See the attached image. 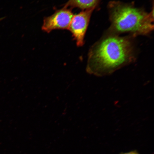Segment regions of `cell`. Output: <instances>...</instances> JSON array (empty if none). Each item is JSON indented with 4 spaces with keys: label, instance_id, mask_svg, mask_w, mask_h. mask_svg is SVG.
Returning <instances> with one entry per match:
<instances>
[{
    "label": "cell",
    "instance_id": "6",
    "mask_svg": "<svg viewBox=\"0 0 154 154\" xmlns=\"http://www.w3.org/2000/svg\"><path fill=\"white\" fill-rule=\"evenodd\" d=\"M122 154H138L136 152H130L129 153H124Z\"/></svg>",
    "mask_w": 154,
    "mask_h": 154
},
{
    "label": "cell",
    "instance_id": "3",
    "mask_svg": "<svg viewBox=\"0 0 154 154\" xmlns=\"http://www.w3.org/2000/svg\"><path fill=\"white\" fill-rule=\"evenodd\" d=\"M95 8L84 10L73 16L68 30L72 34L77 45L82 47L92 12Z\"/></svg>",
    "mask_w": 154,
    "mask_h": 154
},
{
    "label": "cell",
    "instance_id": "1",
    "mask_svg": "<svg viewBox=\"0 0 154 154\" xmlns=\"http://www.w3.org/2000/svg\"><path fill=\"white\" fill-rule=\"evenodd\" d=\"M136 59L131 38L109 33L90 49L86 71L88 74L96 76L109 75L134 63Z\"/></svg>",
    "mask_w": 154,
    "mask_h": 154
},
{
    "label": "cell",
    "instance_id": "2",
    "mask_svg": "<svg viewBox=\"0 0 154 154\" xmlns=\"http://www.w3.org/2000/svg\"><path fill=\"white\" fill-rule=\"evenodd\" d=\"M111 23L109 33L147 35L153 30V11L148 13L134 5L112 1L109 4Z\"/></svg>",
    "mask_w": 154,
    "mask_h": 154
},
{
    "label": "cell",
    "instance_id": "7",
    "mask_svg": "<svg viewBox=\"0 0 154 154\" xmlns=\"http://www.w3.org/2000/svg\"><path fill=\"white\" fill-rule=\"evenodd\" d=\"M4 18V17H2V18H0V22H1L2 20H3Z\"/></svg>",
    "mask_w": 154,
    "mask_h": 154
},
{
    "label": "cell",
    "instance_id": "4",
    "mask_svg": "<svg viewBox=\"0 0 154 154\" xmlns=\"http://www.w3.org/2000/svg\"><path fill=\"white\" fill-rule=\"evenodd\" d=\"M73 16L71 9L63 7L44 19L42 29L49 33L54 30L68 29Z\"/></svg>",
    "mask_w": 154,
    "mask_h": 154
},
{
    "label": "cell",
    "instance_id": "5",
    "mask_svg": "<svg viewBox=\"0 0 154 154\" xmlns=\"http://www.w3.org/2000/svg\"><path fill=\"white\" fill-rule=\"evenodd\" d=\"M99 0H69L64 5V7L78 8L85 10L91 8H95Z\"/></svg>",
    "mask_w": 154,
    "mask_h": 154
}]
</instances>
